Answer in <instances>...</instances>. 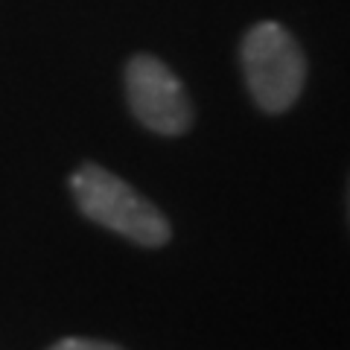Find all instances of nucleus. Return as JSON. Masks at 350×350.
I'll return each instance as SVG.
<instances>
[{"instance_id":"nucleus-3","label":"nucleus","mask_w":350,"mask_h":350,"mask_svg":"<svg viewBox=\"0 0 350 350\" xmlns=\"http://www.w3.org/2000/svg\"><path fill=\"white\" fill-rule=\"evenodd\" d=\"M126 96L135 117L158 135H184L193 123V105L181 79L155 56L140 53L126 64Z\"/></svg>"},{"instance_id":"nucleus-2","label":"nucleus","mask_w":350,"mask_h":350,"mask_svg":"<svg viewBox=\"0 0 350 350\" xmlns=\"http://www.w3.org/2000/svg\"><path fill=\"white\" fill-rule=\"evenodd\" d=\"M243 73L254 103L266 114H283L298 103L306 82V59L278 21H260L243 38Z\"/></svg>"},{"instance_id":"nucleus-1","label":"nucleus","mask_w":350,"mask_h":350,"mask_svg":"<svg viewBox=\"0 0 350 350\" xmlns=\"http://www.w3.org/2000/svg\"><path fill=\"white\" fill-rule=\"evenodd\" d=\"M70 193L91 222L108 228L137 245L158 248L170 239L167 216L146 202L131 184L117 178L100 163H82L70 175Z\"/></svg>"},{"instance_id":"nucleus-4","label":"nucleus","mask_w":350,"mask_h":350,"mask_svg":"<svg viewBox=\"0 0 350 350\" xmlns=\"http://www.w3.org/2000/svg\"><path fill=\"white\" fill-rule=\"evenodd\" d=\"M50 350H123L111 342H96V338H62Z\"/></svg>"}]
</instances>
